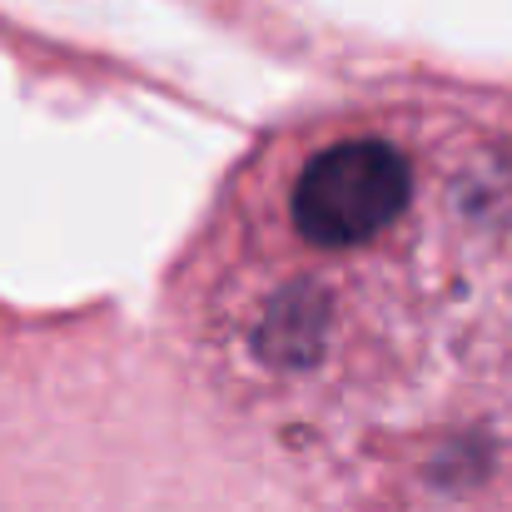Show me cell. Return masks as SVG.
<instances>
[{
	"label": "cell",
	"mask_w": 512,
	"mask_h": 512,
	"mask_svg": "<svg viewBox=\"0 0 512 512\" xmlns=\"http://www.w3.org/2000/svg\"><path fill=\"white\" fill-rule=\"evenodd\" d=\"M204 393L334 512H453L512 433V145L438 100L264 135L170 279Z\"/></svg>",
	"instance_id": "6da1fadb"
}]
</instances>
